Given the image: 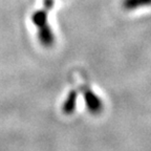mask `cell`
I'll return each instance as SVG.
<instances>
[{
    "label": "cell",
    "mask_w": 151,
    "mask_h": 151,
    "mask_svg": "<svg viewBox=\"0 0 151 151\" xmlns=\"http://www.w3.org/2000/svg\"><path fill=\"white\" fill-rule=\"evenodd\" d=\"M55 4L54 0H44L43 7L32 15V22L38 32V39L44 47H52L55 44V35L48 23V13Z\"/></svg>",
    "instance_id": "1"
},
{
    "label": "cell",
    "mask_w": 151,
    "mask_h": 151,
    "mask_svg": "<svg viewBox=\"0 0 151 151\" xmlns=\"http://www.w3.org/2000/svg\"><path fill=\"white\" fill-rule=\"evenodd\" d=\"M122 5L126 11H134L139 7L150 6L151 0H123Z\"/></svg>",
    "instance_id": "2"
}]
</instances>
